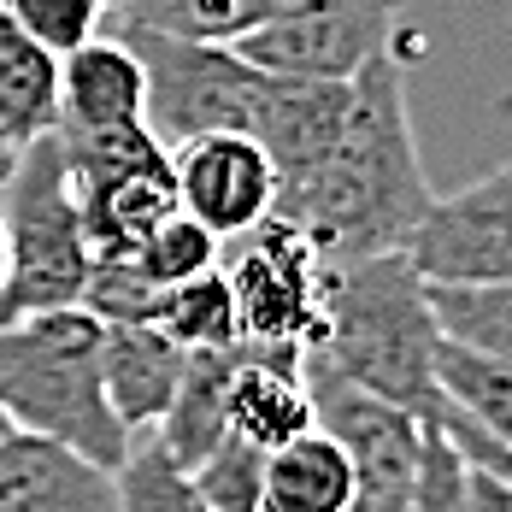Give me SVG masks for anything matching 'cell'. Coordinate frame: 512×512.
Returning a JSON list of instances; mask_svg holds the SVG:
<instances>
[{"label":"cell","instance_id":"1","mask_svg":"<svg viewBox=\"0 0 512 512\" xmlns=\"http://www.w3.org/2000/svg\"><path fill=\"white\" fill-rule=\"evenodd\" d=\"M430 201L436 189L412 142L401 53L383 48L354 71V101L336 148L301 183L277 189L271 212L295 218L324 259H359L407 248Z\"/></svg>","mask_w":512,"mask_h":512},{"label":"cell","instance_id":"2","mask_svg":"<svg viewBox=\"0 0 512 512\" xmlns=\"http://www.w3.org/2000/svg\"><path fill=\"white\" fill-rule=\"evenodd\" d=\"M436 342L442 324L407 248L324 259V324L307 348L324 354L342 377L418 418H442L448 395L436 383Z\"/></svg>","mask_w":512,"mask_h":512},{"label":"cell","instance_id":"3","mask_svg":"<svg viewBox=\"0 0 512 512\" xmlns=\"http://www.w3.org/2000/svg\"><path fill=\"white\" fill-rule=\"evenodd\" d=\"M101 336L106 318L83 301L0 318V407L12 412L18 430L71 442L77 454L112 471L130 448V430L106 401Z\"/></svg>","mask_w":512,"mask_h":512},{"label":"cell","instance_id":"4","mask_svg":"<svg viewBox=\"0 0 512 512\" xmlns=\"http://www.w3.org/2000/svg\"><path fill=\"white\" fill-rule=\"evenodd\" d=\"M0 224H6V283H0V318H24L42 307L83 301L95 277V248L83 236L71 171L59 154V136L18 142L12 171L0 183Z\"/></svg>","mask_w":512,"mask_h":512},{"label":"cell","instance_id":"5","mask_svg":"<svg viewBox=\"0 0 512 512\" xmlns=\"http://www.w3.org/2000/svg\"><path fill=\"white\" fill-rule=\"evenodd\" d=\"M112 30L136 48L148 71V130L165 148L201 130H248V136L259 130V112L277 77L248 65L230 42H189L124 18H112Z\"/></svg>","mask_w":512,"mask_h":512},{"label":"cell","instance_id":"6","mask_svg":"<svg viewBox=\"0 0 512 512\" xmlns=\"http://www.w3.org/2000/svg\"><path fill=\"white\" fill-rule=\"evenodd\" d=\"M236 242L242 248L224 259V277L236 295L242 342L301 354L324 324V254L283 212H265Z\"/></svg>","mask_w":512,"mask_h":512},{"label":"cell","instance_id":"7","mask_svg":"<svg viewBox=\"0 0 512 512\" xmlns=\"http://www.w3.org/2000/svg\"><path fill=\"white\" fill-rule=\"evenodd\" d=\"M301 377H307V395H312V424L330 430L342 442L348 465H354V507L407 512L424 418L383 401V395H371V389H359L354 377H342L312 348H301Z\"/></svg>","mask_w":512,"mask_h":512},{"label":"cell","instance_id":"8","mask_svg":"<svg viewBox=\"0 0 512 512\" xmlns=\"http://www.w3.org/2000/svg\"><path fill=\"white\" fill-rule=\"evenodd\" d=\"M395 30H401V0H283L230 48L277 77L348 83L365 59L395 48Z\"/></svg>","mask_w":512,"mask_h":512},{"label":"cell","instance_id":"9","mask_svg":"<svg viewBox=\"0 0 512 512\" xmlns=\"http://www.w3.org/2000/svg\"><path fill=\"white\" fill-rule=\"evenodd\" d=\"M430 283H507L512 277V165L424 206L407 242Z\"/></svg>","mask_w":512,"mask_h":512},{"label":"cell","instance_id":"10","mask_svg":"<svg viewBox=\"0 0 512 512\" xmlns=\"http://www.w3.org/2000/svg\"><path fill=\"white\" fill-rule=\"evenodd\" d=\"M177 206L195 212L218 242H236L277 206V165L248 130H201L171 148Z\"/></svg>","mask_w":512,"mask_h":512},{"label":"cell","instance_id":"11","mask_svg":"<svg viewBox=\"0 0 512 512\" xmlns=\"http://www.w3.org/2000/svg\"><path fill=\"white\" fill-rule=\"evenodd\" d=\"M0 512H118L112 471L42 430L0 436Z\"/></svg>","mask_w":512,"mask_h":512},{"label":"cell","instance_id":"12","mask_svg":"<svg viewBox=\"0 0 512 512\" xmlns=\"http://www.w3.org/2000/svg\"><path fill=\"white\" fill-rule=\"evenodd\" d=\"M148 118V71L118 30H95L89 42L59 53V124L53 130H101Z\"/></svg>","mask_w":512,"mask_h":512},{"label":"cell","instance_id":"13","mask_svg":"<svg viewBox=\"0 0 512 512\" xmlns=\"http://www.w3.org/2000/svg\"><path fill=\"white\" fill-rule=\"evenodd\" d=\"M348 101H354V77L348 83H312V77H277L271 83L254 136L277 165V189L301 183L312 165L336 148V136L348 124Z\"/></svg>","mask_w":512,"mask_h":512},{"label":"cell","instance_id":"14","mask_svg":"<svg viewBox=\"0 0 512 512\" xmlns=\"http://www.w3.org/2000/svg\"><path fill=\"white\" fill-rule=\"evenodd\" d=\"M189 348L171 342L159 324H136V318H106L101 336V383L112 412L124 418V430H154L159 412L171 407L177 377H183Z\"/></svg>","mask_w":512,"mask_h":512},{"label":"cell","instance_id":"15","mask_svg":"<svg viewBox=\"0 0 512 512\" xmlns=\"http://www.w3.org/2000/svg\"><path fill=\"white\" fill-rule=\"evenodd\" d=\"M71 195L95 259H124L165 212H177V177H171V159H159V165H130L101 177H71Z\"/></svg>","mask_w":512,"mask_h":512},{"label":"cell","instance_id":"16","mask_svg":"<svg viewBox=\"0 0 512 512\" xmlns=\"http://www.w3.org/2000/svg\"><path fill=\"white\" fill-rule=\"evenodd\" d=\"M230 430H242L265 454L283 448L289 436L312 430V395L307 377H301V354L242 342L236 377H230Z\"/></svg>","mask_w":512,"mask_h":512},{"label":"cell","instance_id":"17","mask_svg":"<svg viewBox=\"0 0 512 512\" xmlns=\"http://www.w3.org/2000/svg\"><path fill=\"white\" fill-rule=\"evenodd\" d=\"M236 359H242V342L236 348H189V359H183L177 395H171V407L159 412V424H154L165 454L183 471H195L230 436V377H236Z\"/></svg>","mask_w":512,"mask_h":512},{"label":"cell","instance_id":"18","mask_svg":"<svg viewBox=\"0 0 512 512\" xmlns=\"http://www.w3.org/2000/svg\"><path fill=\"white\" fill-rule=\"evenodd\" d=\"M265 512H354V465L330 430H301L265 454Z\"/></svg>","mask_w":512,"mask_h":512},{"label":"cell","instance_id":"19","mask_svg":"<svg viewBox=\"0 0 512 512\" xmlns=\"http://www.w3.org/2000/svg\"><path fill=\"white\" fill-rule=\"evenodd\" d=\"M59 124V53L0 6V142L18 148Z\"/></svg>","mask_w":512,"mask_h":512},{"label":"cell","instance_id":"20","mask_svg":"<svg viewBox=\"0 0 512 512\" xmlns=\"http://www.w3.org/2000/svg\"><path fill=\"white\" fill-rule=\"evenodd\" d=\"M436 383H442L448 407L465 412L477 430H489L501 448H512V359H495L483 348L442 336L436 342Z\"/></svg>","mask_w":512,"mask_h":512},{"label":"cell","instance_id":"21","mask_svg":"<svg viewBox=\"0 0 512 512\" xmlns=\"http://www.w3.org/2000/svg\"><path fill=\"white\" fill-rule=\"evenodd\" d=\"M148 324H159L183 348H236L242 324H236V295H230L224 259L195 271V277H183V283H159V301Z\"/></svg>","mask_w":512,"mask_h":512},{"label":"cell","instance_id":"22","mask_svg":"<svg viewBox=\"0 0 512 512\" xmlns=\"http://www.w3.org/2000/svg\"><path fill=\"white\" fill-rule=\"evenodd\" d=\"M424 295H430L442 336L512 359V277L507 283H430L424 277Z\"/></svg>","mask_w":512,"mask_h":512},{"label":"cell","instance_id":"23","mask_svg":"<svg viewBox=\"0 0 512 512\" xmlns=\"http://www.w3.org/2000/svg\"><path fill=\"white\" fill-rule=\"evenodd\" d=\"M277 6L283 0H112V18L148 24L165 36H189V42H236Z\"/></svg>","mask_w":512,"mask_h":512},{"label":"cell","instance_id":"24","mask_svg":"<svg viewBox=\"0 0 512 512\" xmlns=\"http://www.w3.org/2000/svg\"><path fill=\"white\" fill-rule=\"evenodd\" d=\"M112 489H118V507L124 512H201L189 471L165 454V442L154 430L130 436L124 460L112 465Z\"/></svg>","mask_w":512,"mask_h":512},{"label":"cell","instance_id":"25","mask_svg":"<svg viewBox=\"0 0 512 512\" xmlns=\"http://www.w3.org/2000/svg\"><path fill=\"white\" fill-rule=\"evenodd\" d=\"M224 259V242L206 230L195 212H165L154 230L130 248V254L118 259V265H130L136 277H148V283H183V277H195L206 265H218Z\"/></svg>","mask_w":512,"mask_h":512},{"label":"cell","instance_id":"26","mask_svg":"<svg viewBox=\"0 0 512 512\" xmlns=\"http://www.w3.org/2000/svg\"><path fill=\"white\" fill-rule=\"evenodd\" d=\"M195 501L201 512H259L265 507V448L248 442L242 430H230L195 471Z\"/></svg>","mask_w":512,"mask_h":512},{"label":"cell","instance_id":"27","mask_svg":"<svg viewBox=\"0 0 512 512\" xmlns=\"http://www.w3.org/2000/svg\"><path fill=\"white\" fill-rule=\"evenodd\" d=\"M407 512H465V454H460V442L448 436L442 418H424Z\"/></svg>","mask_w":512,"mask_h":512},{"label":"cell","instance_id":"28","mask_svg":"<svg viewBox=\"0 0 512 512\" xmlns=\"http://www.w3.org/2000/svg\"><path fill=\"white\" fill-rule=\"evenodd\" d=\"M0 6L53 53H71L106 24V0H0Z\"/></svg>","mask_w":512,"mask_h":512},{"label":"cell","instance_id":"29","mask_svg":"<svg viewBox=\"0 0 512 512\" xmlns=\"http://www.w3.org/2000/svg\"><path fill=\"white\" fill-rule=\"evenodd\" d=\"M0 283H6V224H0Z\"/></svg>","mask_w":512,"mask_h":512},{"label":"cell","instance_id":"30","mask_svg":"<svg viewBox=\"0 0 512 512\" xmlns=\"http://www.w3.org/2000/svg\"><path fill=\"white\" fill-rule=\"evenodd\" d=\"M6 430H12V412L0 407V436H6Z\"/></svg>","mask_w":512,"mask_h":512},{"label":"cell","instance_id":"31","mask_svg":"<svg viewBox=\"0 0 512 512\" xmlns=\"http://www.w3.org/2000/svg\"><path fill=\"white\" fill-rule=\"evenodd\" d=\"M106 6H112V0H106Z\"/></svg>","mask_w":512,"mask_h":512},{"label":"cell","instance_id":"32","mask_svg":"<svg viewBox=\"0 0 512 512\" xmlns=\"http://www.w3.org/2000/svg\"><path fill=\"white\" fill-rule=\"evenodd\" d=\"M0 148H6V142H0Z\"/></svg>","mask_w":512,"mask_h":512}]
</instances>
